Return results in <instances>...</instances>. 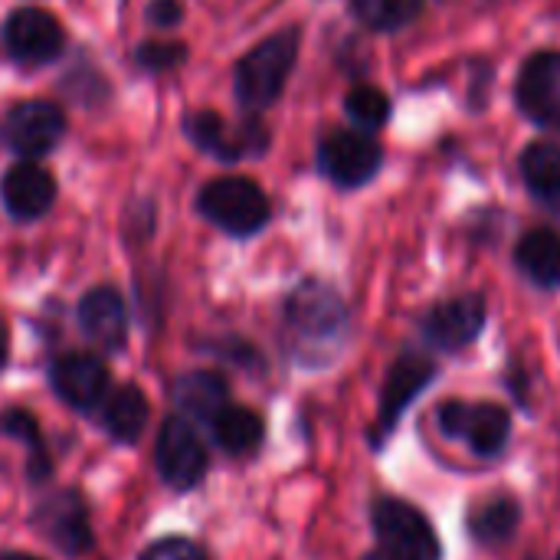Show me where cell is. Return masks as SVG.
I'll use <instances>...</instances> for the list:
<instances>
[{"instance_id":"f546056e","label":"cell","mask_w":560,"mask_h":560,"mask_svg":"<svg viewBox=\"0 0 560 560\" xmlns=\"http://www.w3.org/2000/svg\"><path fill=\"white\" fill-rule=\"evenodd\" d=\"M7 351H10V331H7V325H3V318H0V371H3V364H7Z\"/></svg>"},{"instance_id":"3957f363","label":"cell","mask_w":560,"mask_h":560,"mask_svg":"<svg viewBox=\"0 0 560 560\" xmlns=\"http://www.w3.org/2000/svg\"><path fill=\"white\" fill-rule=\"evenodd\" d=\"M371 525L387 560H440V538L417 505L384 495L371 509Z\"/></svg>"},{"instance_id":"4fadbf2b","label":"cell","mask_w":560,"mask_h":560,"mask_svg":"<svg viewBox=\"0 0 560 560\" xmlns=\"http://www.w3.org/2000/svg\"><path fill=\"white\" fill-rule=\"evenodd\" d=\"M33 525H36V532L49 545H56L69 558H79V555H85L92 548L89 512H85L82 495L72 492V489L56 492L46 502H39L36 505V515H33Z\"/></svg>"},{"instance_id":"603a6c76","label":"cell","mask_w":560,"mask_h":560,"mask_svg":"<svg viewBox=\"0 0 560 560\" xmlns=\"http://www.w3.org/2000/svg\"><path fill=\"white\" fill-rule=\"evenodd\" d=\"M522 174L535 197L545 203L560 194V144L558 141H535L522 154Z\"/></svg>"},{"instance_id":"cb8c5ba5","label":"cell","mask_w":560,"mask_h":560,"mask_svg":"<svg viewBox=\"0 0 560 560\" xmlns=\"http://www.w3.org/2000/svg\"><path fill=\"white\" fill-rule=\"evenodd\" d=\"M0 436L20 440V443L30 450V469H26V476H30L33 482L49 479V472H52V459H49V456H46V450H43L39 423H36V417H33V413H26V410H20V407L3 410V413H0Z\"/></svg>"},{"instance_id":"4316f807","label":"cell","mask_w":560,"mask_h":560,"mask_svg":"<svg viewBox=\"0 0 560 560\" xmlns=\"http://www.w3.org/2000/svg\"><path fill=\"white\" fill-rule=\"evenodd\" d=\"M187 59V46L174 43V39H148L135 49V62L144 72H167L174 66H180Z\"/></svg>"},{"instance_id":"ffe728a7","label":"cell","mask_w":560,"mask_h":560,"mask_svg":"<svg viewBox=\"0 0 560 560\" xmlns=\"http://www.w3.org/2000/svg\"><path fill=\"white\" fill-rule=\"evenodd\" d=\"M177 407L200 423H213V417L230 404L226 400V381L213 371H190L177 381Z\"/></svg>"},{"instance_id":"5bb4252c","label":"cell","mask_w":560,"mask_h":560,"mask_svg":"<svg viewBox=\"0 0 560 560\" xmlns=\"http://www.w3.org/2000/svg\"><path fill=\"white\" fill-rule=\"evenodd\" d=\"M518 108L545 128H560V52L541 49L535 52L522 72L515 89Z\"/></svg>"},{"instance_id":"7a4b0ae2","label":"cell","mask_w":560,"mask_h":560,"mask_svg":"<svg viewBox=\"0 0 560 560\" xmlns=\"http://www.w3.org/2000/svg\"><path fill=\"white\" fill-rule=\"evenodd\" d=\"M197 210L230 236H253L269 223V197L249 177H213L197 194Z\"/></svg>"},{"instance_id":"5b68a950","label":"cell","mask_w":560,"mask_h":560,"mask_svg":"<svg viewBox=\"0 0 560 560\" xmlns=\"http://www.w3.org/2000/svg\"><path fill=\"white\" fill-rule=\"evenodd\" d=\"M285 322L305 345L338 341L348 328V308L341 295L325 282H302L285 302Z\"/></svg>"},{"instance_id":"f1b7e54d","label":"cell","mask_w":560,"mask_h":560,"mask_svg":"<svg viewBox=\"0 0 560 560\" xmlns=\"http://www.w3.org/2000/svg\"><path fill=\"white\" fill-rule=\"evenodd\" d=\"M148 23L151 26H161V30H171L184 20V3L180 0H151L148 3Z\"/></svg>"},{"instance_id":"7c38bea8","label":"cell","mask_w":560,"mask_h":560,"mask_svg":"<svg viewBox=\"0 0 560 560\" xmlns=\"http://www.w3.org/2000/svg\"><path fill=\"white\" fill-rule=\"evenodd\" d=\"M486 318H489L486 299L479 292H466V295L433 305L423 315V335L440 351H459V348H469L482 335Z\"/></svg>"},{"instance_id":"2e32d148","label":"cell","mask_w":560,"mask_h":560,"mask_svg":"<svg viewBox=\"0 0 560 560\" xmlns=\"http://www.w3.org/2000/svg\"><path fill=\"white\" fill-rule=\"evenodd\" d=\"M0 197H3V207L13 220H36L56 200V177L43 164L23 158L3 174Z\"/></svg>"},{"instance_id":"4dcf8cb0","label":"cell","mask_w":560,"mask_h":560,"mask_svg":"<svg viewBox=\"0 0 560 560\" xmlns=\"http://www.w3.org/2000/svg\"><path fill=\"white\" fill-rule=\"evenodd\" d=\"M0 560H39V558H33V555H23V551H3V555H0Z\"/></svg>"},{"instance_id":"ac0fdd59","label":"cell","mask_w":560,"mask_h":560,"mask_svg":"<svg viewBox=\"0 0 560 560\" xmlns=\"http://www.w3.org/2000/svg\"><path fill=\"white\" fill-rule=\"evenodd\" d=\"M469 535L486 545V548H502L515 538L518 525H522V505L515 495L509 492H495L489 499H479L472 509H469Z\"/></svg>"},{"instance_id":"9c48e42d","label":"cell","mask_w":560,"mask_h":560,"mask_svg":"<svg viewBox=\"0 0 560 560\" xmlns=\"http://www.w3.org/2000/svg\"><path fill=\"white\" fill-rule=\"evenodd\" d=\"M154 466L171 489H194L207 476V450L184 417L164 420L154 443Z\"/></svg>"},{"instance_id":"44dd1931","label":"cell","mask_w":560,"mask_h":560,"mask_svg":"<svg viewBox=\"0 0 560 560\" xmlns=\"http://www.w3.org/2000/svg\"><path fill=\"white\" fill-rule=\"evenodd\" d=\"M210 427H213L217 443H220L230 456H246V453H253V450L262 443V433H266L259 413H253L249 407H233V404H226V407L213 417Z\"/></svg>"},{"instance_id":"52a82bcc","label":"cell","mask_w":560,"mask_h":560,"mask_svg":"<svg viewBox=\"0 0 560 560\" xmlns=\"http://www.w3.org/2000/svg\"><path fill=\"white\" fill-rule=\"evenodd\" d=\"M381 164H384V151L371 138V131L341 128V131H331L328 138H322V144H318L322 174L331 184L348 187V190L368 184L381 171Z\"/></svg>"},{"instance_id":"7402d4cb","label":"cell","mask_w":560,"mask_h":560,"mask_svg":"<svg viewBox=\"0 0 560 560\" xmlns=\"http://www.w3.org/2000/svg\"><path fill=\"white\" fill-rule=\"evenodd\" d=\"M144 423H148V397L135 384L118 387L108 397V404H105V427H108V433L118 443H135L141 436Z\"/></svg>"},{"instance_id":"8992f818","label":"cell","mask_w":560,"mask_h":560,"mask_svg":"<svg viewBox=\"0 0 560 560\" xmlns=\"http://www.w3.org/2000/svg\"><path fill=\"white\" fill-rule=\"evenodd\" d=\"M66 135V112L49 98L16 102L0 118V141L20 158H39L52 151Z\"/></svg>"},{"instance_id":"d6986e66","label":"cell","mask_w":560,"mask_h":560,"mask_svg":"<svg viewBox=\"0 0 560 560\" xmlns=\"http://www.w3.org/2000/svg\"><path fill=\"white\" fill-rule=\"evenodd\" d=\"M518 269L538 285V289H558L560 285V233L551 226L528 230L515 246Z\"/></svg>"},{"instance_id":"d6a6232c","label":"cell","mask_w":560,"mask_h":560,"mask_svg":"<svg viewBox=\"0 0 560 560\" xmlns=\"http://www.w3.org/2000/svg\"><path fill=\"white\" fill-rule=\"evenodd\" d=\"M364 560H387V558H384L381 551H371V555H368V558H364Z\"/></svg>"},{"instance_id":"8fae6325","label":"cell","mask_w":560,"mask_h":560,"mask_svg":"<svg viewBox=\"0 0 560 560\" xmlns=\"http://www.w3.org/2000/svg\"><path fill=\"white\" fill-rule=\"evenodd\" d=\"M3 46H7V52L16 62L43 66V62H52L62 52L66 30H62V23L49 10L20 7L3 23Z\"/></svg>"},{"instance_id":"30bf717a","label":"cell","mask_w":560,"mask_h":560,"mask_svg":"<svg viewBox=\"0 0 560 560\" xmlns=\"http://www.w3.org/2000/svg\"><path fill=\"white\" fill-rule=\"evenodd\" d=\"M436 377V364L433 358L420 354V351H407L394 361V368L387 371L384 390H381V410H377V430H374V443H384L400 417L407 413V407L433 384Z\"/></svg>"},{"instance_id":"484cf974","label":"cell","mask_w":560,"mask_h":560,"mask_svg":"<svg viewBox=\"0 0 560 560\" xmlns=\"http://www.w3.org/2000/svg\"><path fill=\"white\" fill-rule=\"evenodd\" d=\"M345 108H348L351 121L364 131L381 128L390 118V98L377 85H354L345 98Z\"/></svg>"},{"instance_id":"ba28073f","label":"cell","mask_w":560,"mask_h":560,"mask_svg":"<svg viewBox=\"0 0 560 560\" xmlns=\"http://www.w3.org/2000/svg\"><path fill=\"white\" fill-rule=\"evenodd\" d=\"M180 128H184V135L190 138L194 148L207 151L217 161L259 158L269 148V135H266V125L262 121H243L236 131H230L226 121L217 112H210V108H200V112L184 115Z\"/></svg>"},{"instance_id":"d4e9b609","label":"cell","mask_w":560,"mask_h":560,"mask_svg":"<svg viewBox=\"0 0 560 560\" xmlns=\"http://www.w3.org/2000/svg\"><path fill=\"white\" fill-rule=\"evenodd\" d=\"M351 10L364 26L377 33H394L420 16L423 0H351Z\"/></svg>"},{"instance_id":"9a60e30c","label":"cell","mask_w":560,"mask_h":560,"mask_svg":"<svg viewBox=\"0 0 560 560\" xmlns=\"http://www.w3.org/2000/svg\"><path fill=\"white\" fill-rule=\"evenodd\" d=\"M49 384L59 394V400H66L72 410H92L105 400L108 390V368L102 358L95 354H62L56 358L52 371H49Z\"/></svg>"},{"instance_id":"277c9868","label":"cell","mask_w":560,"mask_h":560,"mask_svg":"<svg viewBox=\"0 0 560 560\" xmlns=\"http://www.w3.org/2000/svg\"><path fill=\"white\" fill-rule=\"evenodd\" d=\"M436 420L450 440H463L479 459H495L509 446L512 417L499 404L446 400V404H440Z\"/></svg>"},{"instance_id":"e0dca14e","label":"cell","mask_w":560,"mask_h":560,"mask_svg":"<svg viewBox=\"0 0 560 560\" xmlns=\"http://www.w3.org/2000/svg\"><path fill=\"white\" fill-rule=\"evenodd\" d=\"M79 328L89 341H95L105 351H118L128 331L125 299L112 285H95L79 302Z\"/></svg>"},{"instance_id":"836d02e7","label":"cell","mask_w":560,"mask_h":560,"mask_svg":"<svg viewBox=\"0 0 560 560\" xmlns=\"http://www.w3.org/2000/svg\"><path fill=\"white\" fill-rule=\"evenodd\" d=\"M558 560H560V555H558Z\"/></svg>"},{"instance_id":"6da1fadb","label":"cell","mask_w":560,"mask_h":560,"mask_svg":"<svg viewBox=\"0 0 560 560\" xmlns=\"http://www.w3.org/2000/svg\"><path fill=\"white\" fill-rule=\"evenodd\" d=\"M302 33L299 26H285L262 43H256L233 69V89L246 112H266L285 89L295 59H299Z\"/></svg>"},{"instance_id":"1f68e13d","label":"cell","mask_w":560,"mask_h":560,"mask_svg":"<svg viewBox=\"0 0 560 560\" xmlns=\"http://www.w3.org/2000/svg\"><path fill=\"white\" fill-rule=\"evenodd\" d=\"M548 207H555V213H558V217H560V194H558V197H555V200H548Z\"/></svg>"},{"instance_id":"83f0119b","label":"cell","mask_w":560,"mask_h":560,"mask_svg":"<svg viewBox=\"0 0 560 560\" xmlns=\"http://www.w3.org/2000/svg\"><path fill=\"white\" fill-rule=\"evenodd\" d=\"M141 560H203V551L187 538H164V541L151 545L141 555Z\"/></svg>"}]
</instances>
